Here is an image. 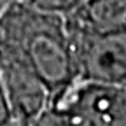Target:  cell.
Wrapping results in <instances>:
<instances>
[{
  "instance_id": "2",
  "label": "cell",
  "mask_w": 126,
  "mask_h": 126,
  "mask_svg": "<svg viewBox=\"0 0 126 126\" xmlns=\"http://www.w3.org/2000/svg\"><path fill=\"white\" fill-rule=\"evenodd\" d=\"M68 33L72 39L77 77L82 81L126 88V33Z\"/></svg>"
},
{
  "instance_id": "1",
  "label": "cell",
  "mask_w": 126,
  "mask_h": 126,
  "mask_svg": "<svg viewBox=\"0 0 126 126\" xmlns=\"http://www.w3.org/2000/svg\"><path fill=\"white\" fill-rule=\"evenodd\" d=\"M14 47L37 74L40 82L56 100L77 79V67L68 26L58 14L32 5L14 11L7 21Z\"/></svg>"
},
{
  "instance_id": "3",
  "label": "cell",
  "mask_w": 126,
  "mask_h": 126,
  "mask_svg": "<svg viewBox=\"0 0 126 126\" xmlns=\"http://www.w3.org/2000/svg\"><path fill=\"white\" fill-rule=\"evenodd\" d=\"M82 4V0H30L32 7H35L44 12H53L58 14L60 11H72V7H79Z\"/></svg>"
}]
</instances>
